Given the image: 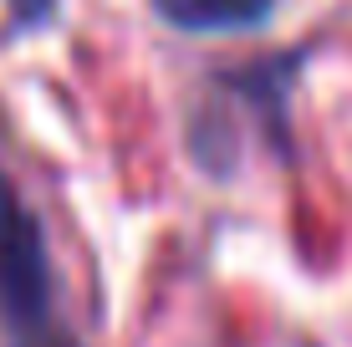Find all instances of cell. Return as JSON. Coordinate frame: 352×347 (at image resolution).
<instances>
[{
  "label": "cell",
  "mask_w": 352,
  "mask_h": 347,
  "mask_svg": "<svg viewBox=\"0 0 352 347\" xmlns=\"http://www.w3.org/2000/svg\"><path fill=\"white\" fill-rule=\"evenodd\" d=\"M52 10H56V0H6V31L10 36L16 31H36V26L52 21Z\"/></svg>",
  "instance_id": "obj_3"
},
{
  "label": "cell",
  "mask_w": 352,
  "mask_h": 347,
  "mask_svg": "<svg viewBox=\"0 0 352 347\" xmlns=\"http://www.w3.org/2000/svg\"><path fill=\"white\" fill-rule=\"evenodd\" d=\"M0 332L10 347H82L56 312V276L41 220L0 169Z\"/></svg>",
  "instance_id": "obj_1"
},
{
  "label": "cell",
  "mask_w": 352,
  "mask_h": 347,
  "mask_svg": "<svg viewBox=\"0 0 352 347\" xmlns=\"http://www.w3.org/2000/svg\"><path fill=\"white\" fill-rule=\"evenodd\" d=\"M153 10L174 31L220 36V31H250L261 21H271L276 0H153Z\"/></svg>",
  "instance_id": "obj_2"
}]
</instances>
